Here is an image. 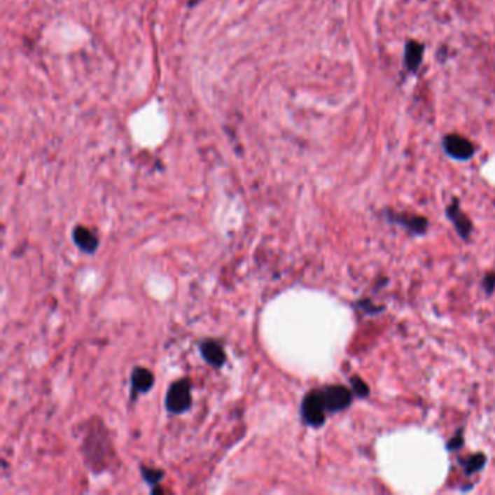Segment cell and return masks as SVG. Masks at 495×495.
Here are the masks:
<instances>
[{"label": "cell", "mask_w": 495, "mask_h": 495, "mask_svg": "<svg viewBox=\"0 0 495 495\" xmlns=\"http://www.w3.org/2000/svg\"><path fill=\"white\" fill-rule=\"evenodd\" d=\"M192 405V385L189 379H181L170 385L166 395V408L173 414H182Z\"/></svg>", "instance_id": "obj_3"}, {"label": "cell", "mask_w": 495, "mask_h": 495, "mask_svg": "<svg viewBox=\"0 0 495 495\" xmlns=\"http://www.w3.org/2000/svg\"><path fill=\"white\" fill-rule=\"evenodd\" d=\"M320 397L327 414L340 412L349 408L353 403V391L343 385H328L319 388Z\"/></svg>", "instance_id": "obj_2"}, {"label": "cell", "mask_w": 495, "mask_h": 495, "mask_svg": "<svg viewBox=\"0 0 495 495\" xmlns=\"http://www.w3.org/2000/svg\"><path fill=\"white\" fill-rule=\"evenodd\" d=\"M385 216H386L388 221H391L395 225H400L411 235H423L428 227L427 218L421 216V215L386 211Z\"/></svg>", "instance_id": "obj_5"}, {"label": "cell", "mask_w": 495, "mask_h": 495, "mask_svg": "<svg viewBox=\"0 0 495 495\" xmlns=\"http://www.w3.org/2000/svg\"><path fill=\"white\" fill-rule=\"evenodd\" d=\"M83 452L86 454V459L90 463L92 469H101L104 466V459H109L108 453H112V446L109 435L104 427L92 428L90 434L86 438Z\"/></svg>", "instance_id": "obj_1"}, {"label": "cell", "mask_w": 495, "mask_h": 495, "mask_svg": "<svg viewBox=\"0 0 495 495\" xmlns=\"http://www.w3.org/2000/svg\"><path fill=\"white\" fill-rule=\"evenodd\" d=\"M482 288L487 295H491L495 291V272H489L485 274L482 281Z\"/></svg>", "instance_id": "obj_16"}, {"label": "cell", "mask_w": 495, "mask_h": 495, "mask_svg": "<svg viewBox=\"0 0 495 495\" xmlns=\"http://www.w3.org/2000/svg\"><path fill=\"white\" fill-rule=\"evenodd\" d=\"M459 463L463 468L465 475H473V473L480 472L485 466L487 456L484 453H475V454H470V456L465 461L461 459Z\"/></svg>", "instance_id": "obj_12"}, {"label": "cell", "mask_w": 495, "mask_h": 495, "mask_svg": "<svg viewBox=\"0 0 495 495\" xmlns=\"http://www.w3.org/2000/svg\"><path fill=\"white\" fill-rule=\"evenodd\" d=\"M446 216L449 218V221L454 225V228H456L458 234L462 237V240H468L469 235L472 234L473 225H472V221L466 216V214L462 211L461 202H459V200H456V197H454L452 204L446 208Z\"/></svg>", "instance_id": "obj_7"}, {"label": "cell", "mask_w": 495, "mask_h": 495, "mask_svg": "<svg viewBox=\"0 0 495 495\" xmlns=\"http://www.w3.org/2000/svg\"><path fill=\"white\" fill-rule=\"evenodd\" d=\"M350 384H351V391L353 393L356 395L358 398H366L369 397V385L361 379L359 376H353V378L350 379Z\"/></svg>", "instance_id": "obj_13"}, {"label": "cell", "mask_w": 495, "mask_h": 495, "mask_svg": "<svg viewBox=\"0 0 495 495\" xmlns=\"http://www.w3.org/2000/svg\"><path fill=\"white\" fill-rule=\"evenodd\" d=\"M143 470V477L144 480L150 484V485H155L158 481L162 480L163 477V472L162 470H154V469H147V468H141Z\"/></svg>", "instance_id": "obj_15"}, {"label": "cell", "mask_w": 495, "mask_h": 495, "mask_svg": "<svg viewBox=\"0 0 495 495\" xmlns=\"http://www.w3.org/2000/svg\"><path fill=\"white\" fill-rule=\"evenodd\" d=\"M73 242L74 244L81 249L85 253H95L97 246H99V240L96 234L86 228V227H76L73 230Z\"/></svg>", "instance_id": "obj_10"}, {"label": "cell", "mask_w": 495, "mask_h": 495, "mask_svg": "<svg viewBox=\"0 0 495 495\" xmlns=\"http://www.w3.org/2000/svg\"><path fill=\"white\" fill-rule=\"evenodd\" d=\"M301 414L304 421L311 427H321L326 423L327 411L319 389H312L305 395L301 405Z\"/></svg>", "instance_id": "obj_4"}, {"label": "cell", "mask_w": 495, "mask_h": 495, "mask_svg": "<svg viewBox=\"0 0 495 495\" xmlns=\"http://www.w3.org/2000/svg\"><path fill=\"white\" fill-rule=\"evenodd\" d=\"M465 445V438H463V427H461L456 433H454L453 438L447 442L446 447L449 452H454V450H459L462 449Z\"/></svg>", "instance_id": "obj_14"}, {"label": "cell", "mask_w": 495, "mask_h": 495, "mask_svg": "<svg viewBox=\"0 0 495 495\" xmlns=\"http://www.w3.org/2000/svg\"><path fill=\"white\" fill-rule=\"evenodd\" d=\"M443 150L450 158L458 162H468L475 154V146L468 138L458 134H449L443 138Z\"/></svg>", "instance_id": "obj_6"}, {"label": "cell", "mask_w": 495, "mask_h": 495, "mask_svg": "<svg viewBox=\"0 0 495 495\" xmlns=\"http://www.w3.org/2000/svg\"><path fill=\"white\" fill-rule=\"evenodd\" d=\"M424 46L415 39H410L404 48V66L410 73H417L423 63Z\"/></svg>", "instance_id": "obj_8"}, {"label": "cell", "mask_w": 495, "mask_h": 495, "mask_svg": "<svg viewBox=\"0 0 495 495\" xmlns=\"http://www.w3.org/2000/svg\"><path fill=\"white\" fill-rule=\"evenodd\" d=\"M154 385V375L146 368H135L131 375L132 393H146Z\"/></svg>", "instance_id": "obj_11"}, {"label": "cell", "mask_w": 495, "mask_h": 495, "mask_svg": "<svg viewBox=\"0 0 495 495\" xmlns=\"http://www.w3.org/2000/svg\"><path fill=\"white\" fill-rule=\"evenodd\" d=\"M200 350H201L202 358L214 368H221L227 361V354H225L224 347L214 340H207V342L201 343Z\"/></svg>", "instance_id": "obj_9"}]
</instances>
